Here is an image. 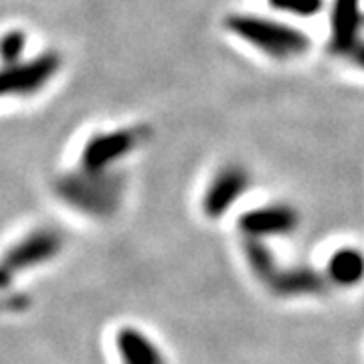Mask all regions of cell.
Instances as JSON below:
<instances>
[{
  "label": "cell",
  "instance_id": "obj_9",
  "mask_svg": "<svg viewBox=\"0 0 364 364\" xmlns=\"http://www.w3.org/2000/svg\"><path fill=\"white\" fill-rule=\"evenodd\" d=\"M116 348L124 364H164V356L152 340L136 328H122Z\"/></svg>",
  "mask_w": 364,
  "mask_h": 364
},
{
  "label": "cell",
  "instance_id": "obj_6",
  "mask_svg": "<svg viewBox=\"0 0 364 364\" xmlns=\"http://www.w3.org/2000/svg\"><path fill=\"white\" fill-rule=\"evenodd\" d=\"M364 13L360 0H334L330 11V43L328 51L334 57H346L350 49L363 39Z\"/></svg>",
  "mask_w": 364,
  "mask_h": 364
},
{
  "label": "cell",
  "instance_id": "obj_1",
  "mask_svg": "<svg viewBox=\"0 0 364 364\" xmlns=\"http://www.w3.org/2000/svg\"><path fill=\"white\" fill-rule=\"evenodd\" d=\"M225 28L263 55L277 61H289L301 57L304 53L310 51L312 45L310 37L301 28L259 14H229L225 18Z\"/></svg>",
  "mask_w": 364,
  "mask_h": 364
},
{
  "label": "cell",
  "instance_id": "obj_5",
  "mask_svg": "<svg viewBox=\"0 0 364 364\" xmlns=\"http://www.w3.org/2000/svg\"><path fill=\"white\" fill-rule=\"evenodd\" d=\"M63 247L61 235L53 229H39L35 233L26 235L16 245L9 249L2 257V265L11 272H23L45 261L53 259Z\"/></svg>",
  "mask_w": 364,
  "mask_h": 364
},
{
  "label": "cell",
  "instance_id": "obj_11",
  "mask_svg": "<svg viewBox=\"0 0 364 364\" xmlns=\"http://www.w3.org/2000/svg\"><path fill=\"white\" fill-rule=\"evenodd\" d=\"M269 4L279 13L310 18V16H316L324 11L326 0H269Z\"/></svg>",
  "mask_w": 364,
  "mask_h": 364
},
{
  "label": "cell",
  "instance_id": "obj_12",
  "mask_svg": "<svg viewBox=\"0 0 364 364\" xmlns=\"http://www.w3.org/2000/svg\"><path fill=\"white\" fill-rule=\"evenodd\" d=\"M23 51H25V35L23 33H9L0 41V57L9 65H14Z\"/></svg>",
  "mask_w": 364,
  "mask_h": 364
},
{
  "label": "cell",
  "instance_id": "obj_3",
  "mask_svg": "<svg viewBox=\"0 0 364 364\" xmlns=\"http://www.w3.org/2000/svg\"><path fill=\"white\" fill-rule=\"evenodd\" d=\"M150 138L148 126H134L124 130L95 134L87 140L81 152V166L85 170L104 172L114 166L117 160L126 158Z\"/></svg>",
  "mask_w": 364,
  "mask_h": 364
},
{
  "label": "cell",
  "instance_id": "obj_7",
  "mask_svg": "<svg viewBox=\"0 0 364 364\" xmlns=\"http://www.w3.org/2000/svg\"><path fill=\"white\" fill-rule=\"evenodd\" d=\"M249 188V172L241 164H227L223 166L203 196V208L208 217H221L233 207L235 203L245 195Z\"/></svg>",
  "mask_w": 364,
  "mask_h": 364
},
{
  "label": "cell",
  "instance_id": "obj_8",
  "mask_svg": "<svg viewBox=\"0 0 364 364\" xmlns=\"http://www.w3.org/2000/svg\"><path fill=\"white\" fill-rule=\"evenodd\" d=\"M298 215L287 205H269L255 208L243 215L241 227L249 235H273L287 233L296 227Z\"/></svg>",
  "mask_w": 364,
  "mask_h": 364
},
{
  "label": "cell",
  "instance_id": "obj_2",
  "mask_svg": "<svg viewBox=\"0 0 364 364\" xmlns=\"http://www.w3.org/2000/svg\"><path fill=\"white\" fill-rule=\"evenodd\" d=\"M122 191L124 178L112 170L95 172L81 168L57 182V193L67 205L93 217L114 215L122 200Z\"/></svg>",
  "mask_w": 364,
  "mask_h": 364
},
{
  "label": "cell",
  "instance_id": "obj_10",
  "mask_svg": "<svg viewBox=\"0 0 364 364\" xmlns=\"http://www.w3.org/2000/svg\"><path fill=\"white\" fill-rule=\"evenodd\" d=\"M328 267H330V277L334 284L352 286L363 277L364 259L356 249H340L338 253L330 257Z\"/></svg>",
  "mask_w": 364,
  "mask_h": 364
},
{
  "label": "cell",
  "instance_id": "obj_13",
  "mask_svg": "<svg viewBox=\"0 0 364 364\" xmlns=\"http://www.w3.org/2000/svg\"><path fill=\"white\" fill-rule=\"evenodd\" d=\"M346 59L352 61L354 65L358 67V69H363L364 71V39H360L354 47L350 49V53L346 55Z\"/></svg>",
  "mask_w": 364,
  "mask_h": 364
},
{
  "label": "cell",
  "instance_id": "obj_14",
  "mask_svg": "<svg viewBox=\"0 0 364 364\" xmlns=\"http://www.w3.org/2000/svg\"><path fill=\"white\" fill-rule=\"evenodd\" d=\"M11 282H13V272H11V269H6V267L0 263V289H4V287L11 286Z\"/></svg>",
  "mask_w": 364,
  "mask_h": 364
},
{
  "label": "cell",
  "instance_id": "obj_4",
  "mask_svg": "<svg viewBox=\"0 0 364 364\" xmlns=\"http://www.w3.org/2000/svg\"><path fill=\"white\" fill-rule=\"evenodd\" d=\"M59 55H43L31 63H14L0 71V97L2 95H31L39 91L59 71Z\"/></svg>",
  "mask_w": 364,
  "mask_h": 364
}]
</instances>
